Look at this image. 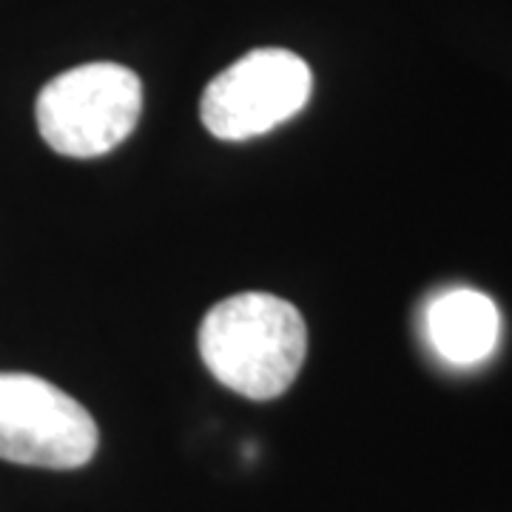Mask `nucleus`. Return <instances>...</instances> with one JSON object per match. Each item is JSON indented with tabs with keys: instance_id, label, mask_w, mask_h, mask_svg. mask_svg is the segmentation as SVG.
I'll list each match as a JSON object with an SVG mask.
<instances>
[{
	"instance_id": "nucleus-2",
	"label": "nucleus",
	"mask_w": 512,
	"mask_h": 512,
	"mask_svg": "<svg viewBox=\"0 0 512 512\" xmlns=\"http://www.w3.org/2000/svg\"><path fill=\"white\" fill-rule=\"evenodd\" d=\"M143 83L120 63H86L49 80L35 103L40 137L63 157L109 154L134 131Z\"/></svg>"
},
{
	"instance_id": "nucleus-1",
	"label": "nucleus",
	"mask_w": 512,
	"mask_h": 512,
	"mask_svg": "<svg viewBox=\"0 0 512 512\" xmlns=\"http://www.w3.org/2000/svg\"><path fill=\"white\" fill-rule=\"evenodd\" d=\"M200 356L228 390L268 402L282 396L305 365L308 328L302 313L274 293H237L205 313Z\"/></svg>"
},
{
	"instance_id": "nucleus-5",
	"label": "nucleus",
	"mask_w": 512,
	"mask_h": 512,
	"mask_svg": "<svg viewBox=\"0 0 512 512\" xmlns=\"http://www.w3.org/2000/svg\"><path fill=\"white\" fill-rule=\"evenodd\" d=\"M498 308L490 296L456 288L441 293L427 308V336L444 362L470 367L484 362L498 345Z\"/></svg>"
},
{
	"instance_id": "nucleus-3",
	"label": "nucleus",
	"mask_w": 512,
	"mask_h": 512,
	"mask_svg": "<svg viewBox=\"0 0 512 512\" xmlns=\"http://www.w3.org/2000/svg\"><path fill=\"white\" fill-rule=\"evenodd\" d=\"M83 404L32 373H0V458L43 470H77L97 453Z\"/></svg>"
},
{
	"instance_id": "nucleus-4",
	"label": "nucleus",
	"mask_w": 512,
	"mask_h": 512,
	"mask_svg": "<svg viewBox=\"0 0 512 512\" xmlns=\"http://www.w3.org/2000/svg\"><path fill=\"white\" fill-rule=\"evenodd\" d=\"M313 89L308 63L288 49H254L202 92L200 117L217 140H251L305 109Z\"/></svg>"
}]
</instances>
